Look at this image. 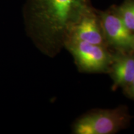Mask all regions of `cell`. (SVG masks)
Here are the masks:
<instances>
[{"mask_svg": "<svg viewBox=\"0 0 134 134\" xmlns=\"http://www.w3.org/2000/svg\"><path fill=\"white\" fill-rule=\"evenodd\" d=\"M92 7L90 0H32V37L50 57L65 47L75 27Z\"/></svg>", "mask_w": 134, "mask_h": 134, "instance_id": "cell-1", "label": "cell"}, {"mask_svg": "<svg viewBox=\"0 0 134 134\" xmlns=\"http://www.w3.org/2000/svg\"><path fill=\"white\" fill-rule=\"evenodd\" d=\"M130 119L125 106L95 110L78 119L73 125V132L76 134L115 133L125 128Z\"/></svg>", "mask_w": 134, "mask_h": 134, "instance_id": "cell-2", "label": "cell"}, {"mask_svg": "<svg viewBox=\"0 0 134 134\" xmlns=\"http://www.w3.org/2000/svg\"><path fill=\"white\" fill-rule=\"evenodd\" d=\"M74 58L80 71L85 73L109 72L113 59L106 46L85 42L70 37L65 46Z\"/></svg>", "mask_w": 134, "mask_h": 134, "instance_id": "cell-3", "label": "cell"}, {"mask_svg": "<svg viewBox=\"0 0 134 134\" xmlns=\"http://www.w3.org/2000/svg\"><path fill=\"white\" fill-rule=\"evenodd\" d=\"M98 14L106 45L119 52H134L133 32L125 26L113 6Z\"/></svg>", "mask_w": 134, "mask_h": 134, "instance_id": "cell-4", "label": "cell"}, {"mask_svg": "<svg viewBox=\"0 0 134 134\" xmlns=\"http://www.w3.org/2000/svg\"><path fill=\"white\" fill-rule=\"evenodd\" d=\"M71 37L93 44L106 46L98 12L92 8L81 18Z\"/></svg>", "mask_w": 134, "mask_h": 134, "instance_id": "cell-5", "label": "cell"}, {"mask_svg": "<svg viewBox=\"0 0 134 134\" xmlns=\"http://www.w3.org/2000/svg\"><path fill=\"white\" fill-rule=\"evenodd\" d=\"M109 72L113 81V90L125 88L134 78V54L118 52L113 55Z\"/></svg>", "mask_w": 134, "mask_h": 134, "instance_id": "cell-6", "label": "cell"}, {"mask_svg": "<svg viewBox=\"0 0 134 134\" xmlns=\"http://www.w3.org/2000/svg\"><path fill=\"white\" fill-rule=\"evenodd\" d=\"M114 9L125 26L134 32V0H124L120 6H113Z\"/></svg>", "mask_w": 134, "mask_h": 134, "instance_id": "cell-7", "label": "cell"}, {"mask_svg": "<svg viewBox=\"0 0 134 134\" xmlns=\"http://www.w3.org/2000/svg\"><path fill=\"white\" fill-rule=\"evenodd\" d=\"M123 89L125 95L134 100V78L132 81Z\"/></svg>", "mask_w": 134, "mask_h": 134, "instance_id": "cell-8", "label": "cell"}, {"mask_svg": "<svg viewBox=\"0 0 134 134\" xmlns=\"http://www.w3.org/2000/svg\"><path fill=\"white\" fill-rule=\"evenodd\" d=\"M133 37H134V32H133Z\"/></svg>", "mask_w": 134, "mask_h": 134, "instance_id": "cell-9", "label": "cell"}]
</instances>
